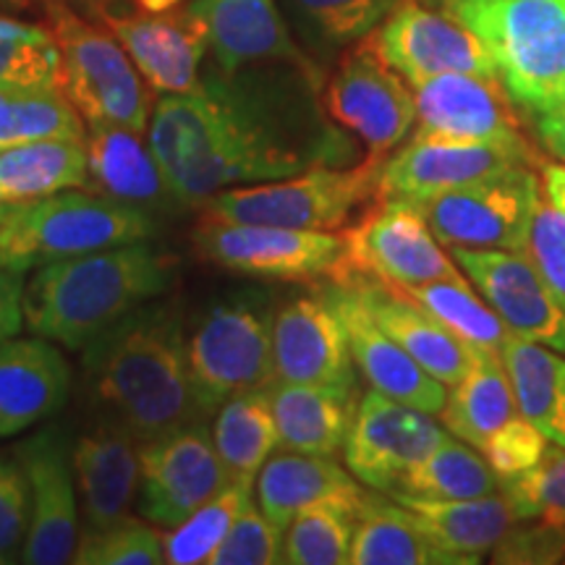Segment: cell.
<instances>
[{
    "label": "cell",
    "instance_id": "6da1fadb",
    "mask_svg": "<svg viewBox=\"0 0 565 565\" xmlns=\"http://www.w3.org/2000/svg\"><path fill=\"white\" fill-rule=\"evenodd\" d=\"M307 89L223 74L160 97L147 141L175 200L202 207L223 189L345 166L351 141Z\"/></svg>",
    "mask_w": 565,
    "mask_h": 565
},
{
    "label": "cell",
    "instance_id": "7a4b0ae2",
    "mask_svg": "<svg viewBox=\"0 0 565 565\" xmlns=\"http://www.w3.org/2000/svg\"><path fill=\"white\" fill-rule=\"evenodd\" d=\"M82 353L92 393L139 443L202 424L173 303H145Z\"/></svg>",
    "mask_w": 565,
    "mask_h": 565
},
{
    "label": "cell",
    "instance_id": "3957f363",
    "mask_svg": "<svg viewBox=\"0 0 565 565\" xmlns=\"http://www.w3.org/2000/svg\"><path fill=\"white\" fill-rule=\"evenodd\" d=\"M179 263L150 242L42 265L26 280L24 328L68 351L97 338L175 286Z\"/></svg>",
    "mask_w": 565,
    "mask_h": 565
},
{
    "label": "cell",
    "instance_id": "277c9868",
    "mask_svg": "<svg viewBox=\"0 0 565 565\" xmlns=\"http://www.w3.org/2000/svg\"><path fill=\"white\" fill-rule=\"evenodd\" d=\"M158 217L92 189L0 202V265L19 273L110 246L150 242Z\"/></svg>",
    "mask_w": 565,
    "mask_h": 565
},
{
    "label": "cell",
    "instance_id": "5b68a950",
    "mask_svg": "<svg viewBox=\"0 0 565 565\" xmlns=\"http://www.w3.org/2000/svg\"><path fill=\"white\" fill-rule=\"evenodd\" d=\"M469 26L498 63L508 95L524 116L547 110L565 82L563 0H437Z\"/></svg>",
    "mask_w": 565,
    "mask_h": 565
},
{
    "label": "cell",
    "instance_id": "8992f818",
    "mask_svg": "<svg viewBox=\"0 0 565 565\" xmlns=\"http://www.w3.org/2000/svg\"><path fill=\"white\" fill-rule=\"evenodd\" d=\"M385 158L359 166H320L278 181L231 186L212 194L202 210L236 223L280 225L301 231H343L380 200V168Z\"/></svg>",
    "mask_w": 565,
    "mask_h": 565
},
{
    "label": "cell",
    "instance_id": "52a82bcc",
    "mask_svg": "<svg viewBox=\"0 0 565 565\" xmlns=\"http://www.w3.org/2000/svg\"><path fill=\"white\" fill-rule=\"evenodd\" d=\"M273 307L259 288L223 296L186 338V362L196 404L210 416L233 395L275 383Z\"/></svg>",
    "mask_w": 565,
    "mask_h": 565
},
{
    "label": "cell",
    "instance_id": "ba28073f",
    "mask_svg": "<svg viewBox=\"0 0 565 565\" xmlns=\"http://www.w3.org/2000/svg\"><path fill=\"white\" fill-rule=\"evenodd\" d=\"M61 53L58 89L87 124H116L139 134L150 126V92L110 30L89 24L66 0H42Z\"/></svg>",
    "mask_w": 565,
    "mask_h": 565
},
{
    "label": "cell",
    "instance_id": "9c48e42d",
    "mask_svg": "<svg viewBox=\"0 0 565 565\" xmlns=\"http://www.w3.org/2000/svg\"><path fill=\"white\" fill-rule=\"evenodd\" d=\"M192 242L196 254L210 265L244 278L335 282L345 273L343 231L236 223L204 212Z\"/></svg>",
    "mask_w": 565,
    "mask_h": 565
},
{
    "label": "cell",
    "instance_id": "30bf717a",
    "mask_svg": "<svg viewBox=\"0 0 565 565\" xmlns=\"http://www.w3.org/2000/svg\"><path fill=\"white\" fill-rule=\"evenodd\" d=\"M542 179L534 166H515L469 186L416 202L437 242L463 249L524 252Z\"/></svg>",
    "mask_w": 565,
    "mask_h": 565
},
{
    "label": "cell",
    "instance_id": "8fae6325",
    "mask_svg": "<svg viewBox=\"0 0 565 565\" xmlns=\"http://www.w3.org/2000/svg\"><path fill=\"white\" fill-rule=\"evenodd\" d=\"M345 273L406 288L433 280H463L414 202L377 200L343 228ZM341 278V280H343ZM335 280V282H341Z\"/></svg>",
    "mask_w": 565,
    "mask_h": 565
},
{
    "label": "cell",
    "instance_id": "7c38bea8",
    "mask_svg": "<svg viewBox=\"0 0 565 565\" xmlns=\"http://www.w3.org/2000/svg\"><path fill=\"white\" fill-rule=\"evenodd\" d=\"M322 105L330 121L353 134L372 158H387L416 124L412 84L387 66L370 38L338 63Z\"/></svg>",
    "mask_w": 565,
    "mask_h": 565
},
{
    "label": "cell",
    "instance_id": "4fadbf2b",
    "mask_svg": "<svg viewBox=\"0 0 565 565\" xmlns=\"http://www.w3.org/2000/svg\"><path fill=\"white\" fill-rule=\"evenodd\" d=\"M515 166L542 168L532 141H456L412 137L380 168V200L424 202Z\"/></svg>",
    "mask_w": 565,
    "mask_h": 565
},
{
    "label": "cell",
    "instance_id": "5bb4252c",
    "mask_svg": "<svg viewBox=\"0 0 565 565\" xmlns=\"http://www.w3.org/2000/svg\"><path fill=\"white\" fill-rule=\"evenodd\" d=\"M137 511L160 529H175L231 482L212 433L202 424L139 445Z\"/></svg>",
    "mask_w": 565,
    "mask_h": 565
},
{
    "label": "cell",
    "instance_id": "9a60e30c",
    "mask_svg": "<svg viewBox=\"0 0 565 565\" xmlns=\"http://www.w3.org/2000/svg\"><path fill=\"white\" fill-rule=\"evenodd\" d=\"M30 487V532L21 563L66 565L79 547V487L61 429L45 427L13 445Z\"/></svg>",
    "mask_w": 565,
    "mask_h": 565
},
{
    "label": "cell",
    "instance_id": "2e32d148",
    "mask_svg": "<svg viewBox=\"0 0 565 565\" xmlns=\"http://www.w3.org/2000/svg\"><path fill=\"white\" fill-rule=\"evenodd\" d=\"M433 416L377 391L364 393L343 445L345 469L364 487L393 492L448 437Z\"/></svg>",
    "mask_w": 565,
    "mask_h": 565
},
{
    "label": "cell",
    "instance_id": "e0dca14e",
    "mask_svg": "<svg viewBox=\"0 0 565 565\" xmlns=\"http://www.w3.org/2000/svg\"><path fill=\"white\" fill-rule=\"evenodd\" d=\"M372 45L408 84L440 74L500 76L498 63L469 26L448 11L406 0L370 34Z\"/></svg>",
    "mask_w": 565,
    "mask_h": 565
},
{
    "label": "cell",
    "instance_id": "ac0fdd59",
    "mask_svg": "<svg viewBox=\"0 0 565 565\" xmlns=\"http://www.w3.org/2000/svg\"><path fill=\"white\" fill-rule=\"evenodd\" d=\"M416 100L414 137L456 141H529L521 110L500 76L440 74L412 84Z\"/></svg>",
    "mask_w": 565,
    "mask_h": 565
},
{
    "label": "cell",
    "instance_id": "d6986e66",
    "mask_svg": "<svg viewBox=\"0 0 565 565\" xmlns=\"http://www.w3.org/2000/svg\"><path fill=\"white\" fill-rule=\"evenodd\" d=\"M450 257L513 335L565 353V309L524 252L454 246Z\"/></svg>",
    "mask_w": 565,
    "mask_h": 565
},
{
    "label": "cell",
    "instance_id": "ffe728a7",
    "mask_svg": "<svg viewBox=\"0 0 565 565\" xmlns=\"http://www.w3.org/2000/svg\"><path fill=\"white\" fill-rule=\"evenodd\" d=\"M343 320L324 288L286 301L273 317L275 380L356 391Z\"/></svg>",
    "mask_w": 565,
    "mask_h": 565
},
{
    "label": "cell",
    "instance_id": "44dd1931",
    "mask_svg": "<svg viewBox=\"0 0 565 565\" xmlns=\"http://www.w3.org/2000/svg\"><path fill=\"white\" fill-rule=\"evenodd\" d=\"M100 17L152 89L166 95L202 89L200 61L210 40L192 11L113 13L103 9Z\"/></svg>",
    "mask_w": 565,
    "mask_h": 565
},
{
    "label": "cell",
    "instance_id": "7402d4cb",
    "mask_svg": "<svg viewBox=\"0 0 565 565\" xmlns=\"http://www.w3.org/2000/svg\"><path fill=\"white\" fill-rule=\"evenodd\" d=\"M324 294L341 315L353 362L372 391L419 408V412L440 414L448 401L445 385L374 322L362 296L345 282H328Z\"/></svg>",
    "mask_w": 565,
    "mask_h": 565
},
{
    "label": "cell",
    "instance_id": "603a6c76",
    "mask_svg": "<svg viewBox=\"0 0 565 565\" xmlns=\"http://www.w3.org/2000/svg\"><path fill=\"white\" fill-rule=\"evenodd\" d=\"M139 440L121 422H103L84 433L71 450L87 529L121 521L137 503L141 482Z\"/></svg>",
    "mask_w": 565,
    "mask_h": 565
},
{
    "label": "cell",
    "instance_id": "cb8c5ba5",
    "mask_svg": "<svg viewBox=\"0 0 565 565\" xmlns=\"http://www.w3.org/2000/svg\"><path fill=\"white\" fill-rule=\"evenodd\" d=\"M71 395V366L47 338L0 343V437L26 433L51 419Z\"/></svg>",
    "mask_w": 565,
    "mask_h": 565
},
{
    "label": "cell",
    "instance_id": "d4e9b609",
    "mask_svg": "<svg viewBox=\"0 0 565 565\" xmlns=\"http://www.w3.org/2000/svg\"><path fill=\"white\" fill-rule=\"evenodd\" d=\"M189 11L202 21L223 74H238V68L267 61L312 71L288 34L275 0H194Z\"/></svg>",
    "mask_w": 565,
    "mask_h": 565
},
{
    "label": "cell",
    "instance_id": "484cf974",
    "mask_svg": "<svg viewBox=\"0 0 565 565\" xmlns=\"http://www.w3.org/2000/svg\"><path fill=\"white\" fill-rule=\"evenodd\" d=\"M341 282L362 296L374 322L395 343L404 345L445 387H454L466 377V372L471 370V345L458 341L448 328H443L433 315L424 312L419 303L408 299L401 288L364 278V275H349Z\"/></svg>",
    "mask_w": 565,
    "mask_h": 565
},
{
    "label": "cell",
    "instance_id": "4316f807",
    "mask_svg": "<svg viewBox=\"0 0 565 565\" xmlns=\"http://www.w3.org/2000/svg\"><path fill=\"white\" fill-rule=\"evenodd\" d=\"M87 152L92 192L134 204L154 217L181 204L154 160L150 141L145 145L139 131L116 124H87Z\"/></svg>",
    "mask_w": 565,
    "mask_h": 565
},
{
    "label": "cell",
    "instance_id": "83f0119b",
    "mask_svg": "<svg viewBox=\"0 0 565 565\" xmlns=\"http://www.w3.org/2000/svg\"><path fill=\"white\" fill-rule=\"evenodd\" d=\"M391 498L408 508L422 532L456 565L482 561L515 524L503 492L466 500H424L401 492H391Z\"/></svg>",
    "mask_w": 565,
    "mask_h": 565
},
{
    "label": "cell",
    "instance_id": "f1b7e54d",
    "mask_svg": "<svg viewBox=\"0 0 565 565\" xmlns=\"http://www.w3.org/2000/svg\"><path fill=\"white\" fill-rule=\"evenodd\" d=\"M267 395L280 448L312 456L341 454L356 416V391L275 380Z\"/></svg>",
    "mask_w": 565,
    "mask_h": 565
},
{
    "label": "cell",
    "instance_id": "f546056e",
    "mask_svg": "<svg viewBox=\"0 0 565 565\" xmlns=\"http://www.w3.org/2000/svg\"><path fill=\"white\" fill-rule=\"evenodd\" d=\"M254 490H257V505L263 508V513L286 532L294 515L307 505L320 503L324 498H338V494H356L362 492V487L333 456L296 454V450L282 448L259 469Z\"/></svg>",
    "mask_w": 565,
    "mask_h": 565
},
{
    "label": "cell",
    "instance_id": "4dcf8cb0",
    "mask_svg": "<svg viewBox=\"0 0 565 565\" xmlns=\"http://www.w3.org/2000/svg\"><path fill=\"white\" fill-rule=\"evenodd\" d=\"M519 414L521 406L500 353L471 349V370L454 385L440 412L445 429L482 450Z\"/></svg>",
    "mask_w": 565,
    "mask_h": 565
},
{
    "label": "cell",
    "instance_id": "1f68e13d",
    "mask_svg": "<svg viewBox=\"0 0 565 565\" xmlns=\"http://www.w3.org/2000/svg\"><path fill=\"white\" fill-rule=\"evenodd\" d=\"M89 189L87 139H40L0 150V202Z\"/></svg>",
    "mask_w": 565,
    "mask_h": 565
},
{
    "label": "cell",
    "instance_id": "d6a6232c",
    "mask_svg": "<svg viewBox=\"0 0 565 565\" xmlns=\"http://www.w3.org/2000/svg\"><path fill=\"white\" fill-rule=\"evenodd\" d=\"M353 565H456L398 500L364 492L353 529Z\"/></svg>",
    "mask_w": 565,
    "mask_h": 565
},
{
    "label": "cell",
    "instance_id": "836d02e7",
    "mask_svg": "<svg viewBox=\"0 0 565 565\" xmlns=\"http://www.w3.org/2000/svg\"><path fill=\"white\" fill-rule=\"evenodd\" d=\"M515 401L550 443L565 448V356L550 345L508 333L503 351Z\"/></svg>",
    "mask_w": 565,
    "mask_h": 565
},
{
    "label": "cell",
    "instance_id": "e575fe53",
    "mask_svg": "<svg viewBox=\"0 0 565 565\" xmlns=\"http://www.w3.org/2000/svg\"><path fill=\"white\" fill-rule=\"evenodd\" d=\"M212 440L233 482H257L259 469L280 448L267 387L233 395L215 412Z\"/></svg>",
    "mask_w": 565,
    "mask_h": 565
},
{
    "label": "cell",
    "instance_id": "d590c367",
    "mask_svg": "<svg viewBox=\"0 0 565 565\" xmlns=\"http://www.w3.org/2000/svg\"><path fill=\"white\" fill-rule=\"evenodd\" d=\"M364 490L338 494L307 505L294 515L282 534V563L288 565H343L351 561L356 513Z\"/></svg>",
    "mask_w": 565,
    "mask_h": 565
},
{
    "label": "cell",
    "instance_id": "8d00e7d4",
    "mask_svg": "<svg viewBox=\"0 0 565 565\" xmlns=\"http://www.w3.org/2000/svg\"><path fill=\"white\" fill-rule=\"evenodd\" d=\"M393 492L424 500H466L500 492V477L475 445L445 437L424 461L401 479ZM391 494V492H387Z\"/></svg>",
    "mask_w": 565,
    "mask_h": 565
},
{
    "label": "cell",
    "instance_id": "74e56055",
    "mask_svg": "<svg viewBox=\"0 0 565 565\" xmlns=\"http://www.w3.org/2000/svg\"><path fill=\"white\" fill-rule=\"evenodd\" d=\"M401 291L471 349L494 353L503 351L511 330L505 328V322L500 320V315L490 303L479 299L466 280H433L422 282V286H406Z\"/></svg>",
    "mask_w": 565,
    "mask_h": 565
},
{
    "label": "cell",
    "instance_id": "f35d334b",
    "mask_svg": "<svg viewBox=\"0 0 565 565\" xmlns=\"http://www.w3.org/2000/svg\"><path fill=\"white\" fill-rule=\"evenodd\" d=\"M61 53L51 26L0 17V92L58 89Z\"/></svg>",
    "mask_w": 565,
    "mask_h": 565
},
{
    "label": "cell",
    "instance_id": "ab89813d",
    "mask_svg": "<svg viewBox=\"0 0 565 565\" xmlns=\"http://www.w3.org/2000/svg\"><path fill=\"white\" fill-rule=\"evenodd\" d=\"M40 139H87V121L61 89L0 92V150Z\"/></svg>",
    "mask_w": 565,
    "mask_h": 565
},
{
    "label": "cell",
    "instance_id": "60d3db41",
    "mask_svg": "<svg viewBox=\"0 0 565 565\" xmlns=\"http://www.w3.org/2000/svg\"><path fill=\"white\" fill-rule=\"evenodd\" d=\"M254 482H231L223 487L215 498L181 521L175 529H166L162 542H166V563L171 565H207L210 555L221 545L223 536L228 534L238 513L252 503Z\"/></svg>",
    "mask_w": 565,
    "mask_h": 565
},
{
    "label": "cell",
    "instance_id": "b9f144b4",
    "mask_svg": "<svg viewBox=\"0 0 565 565\" xmlns=\"http://www.w3.org/2000/svg\"><path fill=\"white\" fill-rule=\"evenodd\" d=\"M406 0H288L303 32L322 47H345L377 30Z\"/></svg>",
    "mask_w": 565,
    "mask_h": 565
},
{
    "label": "cell",
    "instance_id": "7bdbcfd3",
    "mask_svg": "<svg viewBox=\"0 0 565 565\" xmlns=\"http://www.w3.org/2000/svg\"><path fill=\"white\" fill-rule=\"evenodd\" d=\"M162 529L147 519L124 515L116 524L89 529L79 536L74 563L79 565H160L166 563Z\"/></svg>",
    "mask_w": 565,
    "mask_h": 565
},
{
    "label": "cell",
    "instance_id": "ee69618b",
    "mask_svg": "<svg viewBox=\"0 0 565 565\" xmlns=\"http://www.w3.org/2000/svg\"><path fill=\"white\" fill-rule=\"evenodd\" d=\"M515 521H547L565 526V448H547L540 463L511 479H500Z\"/></svg>",
    "mask_w": 565,
    "mask_h": 565
},
{
    "label": "cell",
    "instance_id": "f6af8a7d",
    "mask_svg": "<svg viewBox=\"0 0 565 565\" xmlns=\"http://www.w3.org/2000/svg\"><path fill=\"white\" fill-rule=\"evenodd\" d=\"M282 563V529L273 524L263 508L252 503L238 513L228 534L210 555L207 565H275Z\"/></svg>",
    "mask_w": 565,
    "mask_h": 565
},
{
    "label": "cell",
    "instance_id": "bcb514c9",
    "mask_svg": "<svg viewBox=\"0 0 565 565\" xmlns=\"http://www.w3.org/2000/svg\"><path fill=\"white\" fill-rule=\"evenodd\" d=\"M524 254L565 309V212L550 200L536 204Z\"/></svg>",
    "mask_w": 565,
    "mask_h": 565
},
{
    "label": "cell",
    "instance_id": "7dc6e473",
    "mask_svg": "<svg viewBox=\"0 0 565 565\" xmlns=\"http://www.w3.org/2000/svg\"><path fill=\"white\" fill-rule=\"evenodd\" d=\"M30 532V487L19 458L0 454V555L21 561Z\"/></svg>",
    "mask_w": 565,
    "mask_h": 565
},
{
    "label": "cell",
    "instance_id": "c3c4849f",
    "mask_svg": "<svg viewBox=\"0 0 565 565\" xmlns=\"http://www.w3.org/2000/svg\"><path fill=\"white\" fill-rule=\"evenodd\" d=\"M545 450L547 437L526 419L524 412H521L511 424H505L479 454L487 458V463L492 466L494 475L500 479H511L540 463Z\"/></svg>",
    "mask_w": 565,
    "mask_h": 565
},
{
    "label": "cell",
    "instance_id": "681fc988",
    "mask_svg": "<svg viewBox=\"0 0 565 565\" xmlns=\"http://www.w3.org/2000/svg\"><path fill=\"white\" fill-rule=\"evenodd\" d=\"M494 563H561L565 561V526L529 519L526 526H511L498 547Z\"/></svg>",
    "mask_w": 565,
    "mask_h": 565
},
{
    "label": "cell",
    "instance_id": "f907efd6",
    "mask_svg": "<svg viewBox=\"0 0 565 565\" xmlns=\"http://www.w3.org/2000/svg\"><path fill=\"white\" fill-rule=\"evenodd\" d=\"M26 273L0 265V343L11 341L24 328Z\"/></svg>",
    "mask_w": 565,
    "mask_h": 565
},
{
    "label": "cell",
    "instance_id": "816d5d0a",
    "mask_svg": "<svg viewBox=\"0 0 565 565\" xmlns=\"http://www.w3.org/2000/svg\"><path fill=\"white\" fill-rule=\"evenodd\" d=\"M529 121H532L534 137L540 141L542 150L550 158L565 162V108L536 113V116H529Z\"/></svg>",
    "mask_w": 565,
    "mask_h": 565
},
{
    "label": "cell",
    "instance_id": "f5cc1de1",
    "mask_svg": "<svg viewBox=\"0 0 565 565\" xmlns=\"http://www.w3.org/2000/svg\"><path fill=\"white\" fill-rule=\"evenodd\" d=\"M540 173L547 200L565 212V162L563 166H542Z\"/></svg>",
    "mask_w": 565,
    "mask_h": 565
},
{
    "label": "cell",
    "instance_id": "db71d44e",
    "mask_svg": "<svg viewBox=\"0 0 565 565\" xmlns=\"http://www.w3.org/2000/svg\"><path fill=\"white\" fill-rule=\"evenodd\" d=\"M141 11H150V13H162V11H175V6L181 0H137Z\"/></svg>",
    "mask_w": 565,
    "mask_h": 565
},
{
    "label": "cell",
    "instance_id": "11a10c76",
    "mask_svg": "<svg viewBox=\"0 0 565 565\" xmlns=\"http://www.w3.org/2000/svg\"><path fill=\"white\" fill-rule=\"evenodd\" d=\"M555 108H565V82L561 84V87H557L553 103H550L547 110H555ZM542 113H545V110H542Z\"/></svg>",
    "mask_w": 565,
    "mask_h": 565
},
{
    "label": "cell",
    "instance_id": "9f6ffc18",
    "mask_svg": "<svg viewBox=\"0 0 565 565\" xmlns=\"http://www.w3.org/2000/svg\"><path fill=\"white\" fill-rule=\"evenodd\" d=\"M3 3L17 6V9H26V6H30V0H3Z\"/></svg>",
    "mask_w": 565,
    "mask_h": 565
},
{
    "label": "cell",
    "instance_id": "6f0895ef",
    "mask_svg": "<svg viewBox=\"0 0 565 565\" xmlns=\"http://www.w3.org/2000/svg\"><path fill=\"white\" fill-rule=\"evenodd\" d=\"M6 563H11V561H9V557H3V555H0V565H6Z\"/></svg>",
    "mask_w": 565,
    "mask_h": 565
},
{
    "label": "cell",
    "instance_id": "680465c9",
    "mask_svg": "<svg viewBox=\"0 0 565 565\" xmlns=\"http://www.w3.org/2000/svg\"><path fill=\"white\" fill-rule=\"evenodd\" d=\"M87 3H108V0H87Z\"/></svg>",
    "mask_w": 565,
    "mask_h": 565
},
{
    "label": "cell",
    "instance_id": "91938a15",
    "mask_svg": "<svg viewBox=\"0 0 565 565\" xmlns=\"http://www.w3.org/2000/svg\"><path fill=\"white\" fill-rule=\"evenodd\" d=\"M563 6H565V0H563Z\"/></svg>",
    "mask_w": 565,
    "mask_h": 565
}]
</instances>
